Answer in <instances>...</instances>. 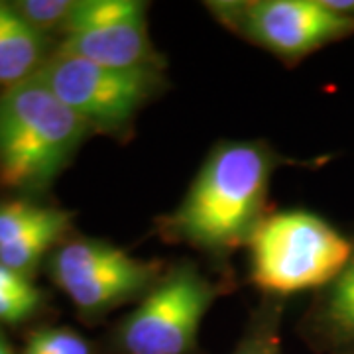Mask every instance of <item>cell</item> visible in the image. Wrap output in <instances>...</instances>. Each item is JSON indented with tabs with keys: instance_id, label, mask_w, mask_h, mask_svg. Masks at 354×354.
I'll return each instance as SVG.
<instances>
[{
	"instance_id": "cell-6",
	"label": "cell",
	"mask_w": 354,
	"mask_h": 354,
	"mask_svg": "<svg viewBox=\"0 0 354 354\" xmlns=\"http://www.w3.org/2000/svg\"><path fill=\"white\" fill-rule=\"evenodd\" d=\"M51 274L81 311L102 313L150 290L158 268L106 242L75 241L53 254Z\"/></svg>"
},
{
	"instance_id": "cell-16",
	"label": "cell",
	"mask_w": 354,
	"mask_h": 354,
	"mask_svg": "<svg viewBox=\"0 0 354 354\" xmlns=\"http://www.w3.org/2000/svg\"><path fill=\"white\" fill-rule=\"evenodd\" d=\"M0 354H12L10 353V348H8V344H6V341L0 337Z\"/></svg>"
},
{
	"instance_id": "cell-1",
	"label": "cell",
	"mask_w": 354,
	"mask_h": 354,
	"mask_svg": "<svg viewBox=\"0 0 354 354\" xmlns=\"http://www.w3.org/2000/svg\"><path fill=\"white\" fill-rule=\"evenodd\" d=\"M272 174L264 148L252 142H225L215 148L171 216L169 230L211 252L250 242L258 228Z\"/></svg>"
},
{
	"instance_id": "cell-2",
	"label": "cell",
	"mask_w": 354,
	"mask_h": 354,
	"mask_svg": "<svg viewBox=\"0 0 354 354\" xmlns=\"http://www.w3.org/2000/svg\"><path fill=\"white\" fill-rule=\"evenodd\" d=\"M87 128L36 75L8 87L0 97V179L18 189L48 185Z\"/></svg>"
},
{
	"instance_id": "cell-15",
	"label": "cell",
	"mask_w": 354,
	"mask_h": 354,
	"mask_svg": "<svg viewBox=\"0 0 354 354\" xmlns=\"http://www.w3.org/2000/svg\"><path fill=\"white\" fill-rule=\"evenodd\" d=\"M234 354H279L278 335L272 327H266L242 342L241 348Z\"/></svg>"
},
{
	"instance_id": "cell-12",
	"label": "cell",
	"mask_w": 354,
	"mask_h": 354,
	"mask_svg": "<svg viewBox=\"0 0 354 354\" xmlns=\"http://www.w3.org/2000/svg\"><path fill=\"white\" fill-rule=\"evenodd\" d=\"M59 209L38 207L26 201H10L0 205V248L32 234L34 230L46 227L55 216Z\"/></svg>"
},
{
	"instance_id": "cell-9",
	"label": "cell",
	"mask_w": 354,
	"mask_h": 354,
	"mask_svg": "<svg viewBox=\"0 0 354 354\" xmlns=\"http://www.w3.org/2000/svg\"><path fill=\"white\" fill-rule=\"evenodd\" d=\"M44 39L16 6L0 2V83L12 87L36 75L41 67Z\"/></svg>"
},
{
	"instance_id": "cell-10",
	"label": "cell",
	"mask_w": 354,
	"mask_h": 354,
	"mask_svg": "<svg viewBox=\"0 0 354 354\" xmlns=\"http://www.w3.org/2000/svg\"><path fill=\"white\" fill-rule=\"evenodd\" d=\"M315 327L333 344H354V254L323 291L315 309Z\"/></svg>"
},
{
	"instance_id": "cell-13",
	"label": "cell",
	"mask_w": 354,
	"mask_h": 354,
	"mask_svg": "<svg viewBox=\"0 0 354 354\" xmlns=\"http://www.w3.org/2000/svg\"><path fill=\"white\" fill-rule=\"evenodd\" d=\"M24 354H91V348L73 330L41 329L30 337Z\"/></svg>"
},
{
	"instance_id": "cell-8",
	"label": "cell",
	"mask_w": 354,
	"mask_h": 354,
	"mask_svg": "<svg viewBox=\"0 0 354 354\" xmlns=\"http://www.w3.org/2000/svg\"><path fill=\"white\" fill-rule=\"evenodd\" d=\"M146 4L138 0H81L65 22L62 50L116 69L152 67Z\"/></svg>"
},
{
	"instance_id": "cell-11",
	"label": "cell",
	"mask_w": 354,
	"mask_h": 354,
	"mask_svg": "<svg viewBox=\"0 0 354 354\" xmlns=\"http://www.w3.org/2000/svg\"><path fill=\"white\" fill-rule=\"evenodd\" d=\"M41 295L28 276L0 264V323H22L36 313Z\"/></svg>"
},
{
	"instance_id": "cell-14",
	"label": "cell",
	"mask_w": 354,
	"mask_h": 354,
	"mask_svg": "<svg viewBox=\"0 0 354 354\" xmlns=\"http://www.w3.org/2000/svg\"><path fill=\"white\" fill-rule=\"evenodd\" d=\"M73 4L75 2L69 0H24L16 4V10L22 14L28 24H32L41 32L44 28L65 26L73 10Z\"/></svg>"
},
{
	"instance_id": "cell-4",
	"label": "cell",
	"mask_w": 354,
	"mask_h": 354,
	"mask_svg": "<svg viewBox=\"0 0 354 354\" xmlns=\"http://www.w3.org/2000/svg\"><path fill=\"white\" fill-rule=\"evenodd\" d=\"M87 124L127 127L158 87L156 67L116 69L57 51L36 73Z\"/></svg>"
},
{
	"instance_id": "cell-7",
	"label": "cell",
	"mask_w": 354,
	"mask_h": 354,
	"mask_svg": "<svg viewBox=\"0 0 354 354\" xmlns=\"http://www.w3.org/2000/svg\"><path fill=\"white\" fill-rule=\"evenodd\" d=\"M225 22L283 57H301L354 32V18L330 12L321 0H260L211 4Z\"/></svg>"
},
{
	"instance_id": "cell-3",
	"label": "cell",
	"mask_w": 354,
	"mask_h": 354,
	"mask_svg": "<svg viewBox=\"0 0 354 354\" xmlns=\"http://www.w3.org/2000/svg\"><path fill=\"white\" fill-rule=\"evenodd\" d=\"M252 281L291 295L327 288L351 262L354 244L321 216L283 211L264 218L250 239Z\"/></svg>"
},
{
	"instance_id": "cell-5",
	"label": "cell",
	"mask_w": 354,
	"mask_h": 354,
	"mask_svg": "<svg viewBox=\"0 0 354 354\" xmlns=\"http://www.w3.org/2000/svg\"><path fill=\"white\" fill-rule=\"evenodd\" d=\"M215 290L193 266L164 278L128 315L120 342L128 354H187L197 342L201 321Z\"/></svg>"
}]
</instances>
